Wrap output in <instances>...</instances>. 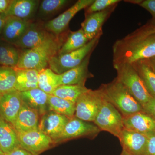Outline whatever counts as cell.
I'll return each mask as SVG.
<instances>
[{
  "label": "cell",
  "mask_w": 155,
  "mask_h": 155,
  "mask_svg": "<svg viewBox=\"0 0 155 155\" xmlns=\"http://www.w3.org/2000/svg\"><path fill=\"white\" fill-rule=\"evenodd\" d=\"M118 4L99 12L85 15V19L81 23V29L89 40L103 34L102 27L110 17Z\"/></svg>",
  "instance_id": "11"
},
{
  "label": "cell",
  "mask_w": 155,
  "mask_h": 155,
  "mask_svg": "<svg viewBox=\"0 0 155 155\" xmlns=\"http://www.w3.org/2000/svg\"><path fill=\"white\" fill-rule=\"evenodd\" d=\"M91 54L89 55L79 66L60 75V85H85L86 81L94 75L89 71L88 66Z\"/></svg>",
  "instance_id": "17"
},
{
  "label": "cell",
  "mask_w": 155,
  "mask_h": 155,
  "mask_svg": "<svg viewBox=\"0 0 155 155\" xmlns=\"http://www.w3.org/2000/svg\"><path fill=\"white\" fill-rule=\"evenodd\" d=\"M68 2L67 0H44L40 6V12L45 15L52 14L63 8Z\"/></svg>",
  "instance_id": "31"
},
{
  "label": "cell",
  "mask_w": 155,
  "mask_h": 155,
  "mask_svg": "<svg viewBox=\"0 0 155 155\" xmlns=\"http://www.w3.org/2000/svg\"><path fill=\"white\" fill-rule=\"evenodd\" d=\"M138 5L151 14L152 19L147 22L149 25L155 27V0L140 1Z\"/></svg>",
  "instance_id": "33"
},
{
  "label": "cell",
  "mask_w": 155,
  "mask_h": 155,
  "mask_svg": "<svg viewBox=\"0 0 155 155\" xmlns=\"http://www.w3.org/2000/svg\"><path fill=\"white\" fill-rule=\"evenodd\" d=\"M94 0H78L68 10L45 24V28L56 36H60L66 31L69 23L78 12L86 9Z\"/></svg>",
  "instance_id": "10"
},
{
  "label": "cell",
  "mask_w": 155,
  "mask_h": 155,
  "mask_svg": "<svg viewBox=\"0 0 155 155\" xmlns=\"http://www.w3.org/2000/svg\"><path fill=\"white\" fill-rule=\"evenodd\" d=\"M15 127L0 116V148L5 154L20 147Z\"/></svg>",
  "instance_id": "21"
},
{
  "label": "cell",
  "mask_w": 155,
  "mask_h": 155,
  "mask_svg": "<svg viewBox=\"0 0 155 155\" xmlns=\"http://www.w3.org/2000/svg\"><path fill=\"white\" fill-rule=\"evenodd\" d=\"M23 103L38 113L40 117L49 111V94L38 88L20 92Z\"/></svg>",
  "instance_id": "18"
},
{
  "label": "cell",
  "mask_w": 155,
  "mask_h": 155,
  "mask_svg": "<svg viewBox=\"0 0 155 155\" xmlns=\"http://www.w3.org/2000/svg\"><path fill=\"white\" fill-rule=\"evenodd\" d=\"M101 131L93 122L83 121L74 116L69 119L61 135L54 142V144L81 137L94 139Z\"/></svg>",
  "instance_id": "7"
},
{
  "label": "cell",
  "mask_w": 155,
  "mask_h": 155,
  "mask_svg": "<svg viewBox=\"0 0 155 155\" xmlns=\"http://www.w3.org/2000/svg\"><path fill=\"white\" fill-rule=\"evenodd\" d=\"M103 100L104 97L99 89H89L75 102V116L83 121L94 122Z\"/></svg>",
  "instance_id": "8"
},
{
  "label": "cell",
  "mask_w": 155,
  "mask_h": 155,
  "mask_svg": "<svg viewBox=\"0 0 155 155\" xmlns=\"http://www.w3.org/2000/svg\"><path fill=\"white\" fill-rule=\"evenodd\" d=\"M50 34L36 24L30 23L25 33L14 45L26 50L33 48L41 44Z\"/></svg>",
  "instance_id": "19"
},
{
  "label": "cell",
  "mask_w": 155,
  "mask_h": 155,
  "mask_svg": "<svg viewBox=\"0 0 155 155\" xmlns=\"http://www.w3.org/2000/svg\"><path fill=\"white\" fill-rule=\"evenodd\" d=\"M20 92L14 90L0 97V116L14 126L22 104Z\"/></svg>",
  "instance_id": "14"
},
{
  "label": "cell",
  "mask_w": 155,
  "mask_h": 155,
  "mask_svg": "<svg viewBox=\"0 0 155 155\" xmlns=\"http://www.w3.org/2000/svg\"><path fill=\"white\" fill-rule=\"evenodd\" d=\"M83 30L80 28L68 35L57 55L61 56L79 49L89 41Z\"/></svg>",
  "instance_id": "25"
},
{
  "label": "cell",
  "mask_w": 155,
  "mask_h": 155,
  "mask_svg": "<svg viewBox=\"0 0 155 155\" xmlns=\"http://www.w3.org/2000/svg\"><path fill=\"white\" fill-rule=\"evenodd\" d=\"M102 35H98L83 47L63 55H56L49 63V68L57 74H62L79 66L96 47Z\"/></svg>",
  "instance_id": "5"
},
{
  "label": "cell",
  "mask_w": 155,
  "mask_h": 155,
  "mask_svg": "<svg viewBox=\"0 0 155 155\" xmlns=\"http://www.w3.org/2000/svg\"><path fill=\"white\" fill-rule=\"evenodd\" d=\"M60 86V75L50 68L40 71L38 78V87L48 94H52L58 87Z\"/></svg>",
  "instance_id": "28"
},
{
  "label": "cell",
  "mask_w": 155,
  "mask_h": 155,
  "mask_svg": "<svg viewBox=\"0 0 155 155\" xmlns=\"http://www.w3.org/2000/svg\"><path fill=\"white\" fill-rule=\"evenodd\" d=\"M20 53L14 45L0 40V66L15 68Z\"/></svg>",
  "instance_id": "27"
},
{
  "label": "cell",
  "mask_w": 155,
  "mask_h": 155,
  "mask_svg": "<svg viewBox=\"0 0 155 155\" xmlns=\"http://www.w3.org/2000/svg\"><path fill=\"white\" fill-rule=\"evenodd\" d=\"M147 136L148 139L146 155H155V133Z\"/></svg>",
  "instance_id": "34"
},
{
  "label": "cell",
  "mask_w": 155,
  "mask_h": 155,
  "mask_svg": "<svg viewBox=\"0 0 155 155\" xmlns=\"http://www.w3.org/2000/svg\"><path fill=\"white\" fill-rule=\"evenodd\" d=\"M30 22L13 16L6 17L3 27L1 40L14 45L25 33Z\"/></svg>",
  "instance_id": "16"
},
{
  "label": "cell",
  "mask_w": 155,
  "mask_h": 155,
  "mask_svg": "<svg viewBox=\"0 0 155 155\" xmlns=\"http://www.w3.org/2000/svg\"><path fill=\"white\" fill-rule=\"evenodd\" d=\"M131 64L141 78L150 95L155 98V72L148 60H140Z\"/></svg>",
  "instance_id": "23"
},
{
  "label": "cell",
  "mask_w": 155,
  "mask_h": 155,
  "mask_svg": "<svg viewBox=\"0 0 155 155\" xmlns=\"http://www.w3.org/2000/svg\"><path fill=\"white\" fill-rule=\"evenodd\" d=\"M104 98L112 104L123 117L145 112L141 105L116 78L99 88Z\"/></svg>",
  "instance_id": "3"
},
{
  "label": "cell",
  "mask_w": 155,
  "mask_h": 155,
  "mask_svg": "<svg viewBox=\"0 0 155 155\" xmlns=\"http://www.w3.org/2000/svg\"><path fill=\"white\" fill-rule=\"evenodd\" d=\"M36 111L22 103L14 126L17 132H26L38 128L39 117Z\"/></svg>",
  "instance_id": "20"
},
{
  "label": "cell",
  "mask_w": 155,
  "mask_h": 155,
  "mask_svg": "<svg viewBox=\"0 0 155 155\" xmlns=\"http://www.w3.org/2000/svg\"><path fill=\"white\" fill-rule=\"evenodd\" d=\"M12 0H0V13H5L8 9Z\"/></svg>",
  "instance_id": "38"
},
{
  "label": "cell",
  "mask_w": 155,
  "mask_h": 155,
  "mask_svg": "<svg viewBox=\"0 0 155 155\" xmlns=\"http://www.w3.org/2000/svg\"><path fill=\"white\" fill-rule=\"evenodd\" d=\"M117 72L116 78L143 107H144L152 97L131 64L114 66Z\"/></svg>",
  "instance_id": "4"
},
{
  "label": "cell",
  "mask_w": 155,
  "mask_h": 155,
  "mask_svg": "<svg viewBox=\"0 0 155 155\" xmlns=\"http://www.w3.org/2000/svg\"><path fill=\"white\" fill-rule=\"evenodd\" d=\"M120 155H130L128 153L126 152L124 150H122V153H121Z\"/></svg>",
  "instance_id": "41"
},
{
  "label": "cell",
  "mask_w": 155,
  "mask_h": 155,
  "mask_svg": "<svg viewBox=\"0 0 155 155\" xmlns=\"http://www.w3.org/2000/svg\"><path fill=\"white\" fill-rule=\"evenodd\" d=\"M16 78L14 68L0 66V97L15 90Z\"/></svg>",
  "instance_id": "30"
},
{
  "label": "cell",
  "mask_w": 155,
  "mask_h": 155,
  "mask_svg": "<svg viewBox=\"0 0 155 155\" xmlns=\"http://www.w3.org/2000/svg\"><path fill=\"white\" fill-rule=\"evenodd\" d=\"M49 111L67 116L69 118L75 116V103L61 98L53 95L49 94Z\"/></svg>",
  "instance_id": "26"
},
{
  "label": "cell",
  "mask_w": 155,
  "mask_h": 155,
  "mask_svg": "<svg viewBox=\"0 0 155 155\" xmlns=\"http://www.w3.org/2000/svg\"><path fill=\"white\" fill-rule=\"evenodd\" d=\"M120 2V0H94L90 5L85 9V15L104 11Z\"/></svg>",
  "instance_id": "32"
},
{
  "label": "cell",
  "mask_w": 155,
  "mask_h": 155,
  "mask_svg": "<svg viewBox=\"0 0 155 155\" xmlns=\"http://www.w3.org/2000/svg\"><path fill=\"white\" fill-rule=\"evenodd\" d=\"M38 2L35 0H12L5 13L7 17L13 16L26 19L31 17L36 10Z\"/></svg>",
  "instance_id": "22"
},
{
  "label": "cell",
  "mask_w": 155,
  "mask_h": 155,
  "mask_svg": "<svg viewBox=\"0 0 155 155\" xmlns=\"http://www.w3.org/2000/svg\"><path fill=\"white\" fill-rule=\"evenodd\" d=\"M147 60L148 61L151 67H152L155 72V57L150 58V59H147Z\"/></svg>",
  "instance_id": "40"
},
{
  "label": "cell",
  "mask_w": 155,
  "mask_h": 155,
  "mask_svg": "<svg viewBox=\"0 0 155 155\" xmlns=\"http://www.w3.org/2000/svg\"><path fill=\"white\" fill-rule=\"evenodd\" d=\"M145 112L149 114L155 120V98L152 97L148 103L143 108Z\"/></svg>",
  "instance_id": "36"
},
{
  "label": "cell",
  "mask_w": 155,
  "mask_h": 155,
  "mask_svg": "<svg viewBox=\"0 0 155 155\" xmlns=\"http://www.w3.org/2000/svg\"><path fill=\"white\" fill-rule=\"evenodd\" d=\"M64 41L62 38L50 34L41 44L20 54L19 62L14 69H35L39 72L46 69L50 60L58 54Z\"/></svg>",
  "instance_id": "2"
},
{
  "label": "cell",
  "mask_w": 155,
  "mask_h": 155,
  "mask_svg": "<svg viewBox=\"0 0 155 155\" xmlns=\"http://www.w3.org/2000/svg\"><path fill=\"white\" fill-rule=\"evenodd\" d=\"M138 34L141 35H148L155 33V27L149 25L147 23L145 25H143L138 29L134 31Z\"/></svg>",
  "instance_id": "35"
},
{
  "label": "cell",
  "mask_w": 155,
  "mask_h": 155,
  "mask_svg": "<svg viewBox=\"0 0 155 155\" xmlns=\"http://www.w3.org/2000/svg\"><path fill=\"white\" fill-rule=\"evenodd\" d=\"M155 57V33L141 35L134 31L118 39L113 46V66L131 64Z\"/></svg>",
  "instance_id": "1"
},
{
  "label": "cell",
  "mask_w": 155,
  "mask_h": 155,
  "mask_svg": "<svg viewBox=\"0 0 155 155\" xmlns=\"http://www.w3.org/2000/svg\"><path fill=\"white\" fill-rule=\"evenodd\" d=\"M124 128L148 135L155 133V120L145 112L123 117Z\"/></svg>",
  "instance_id": "15"
},
{
  "label": "cell",
  "mask_w": 155,
  "mask_h": 155,
  "mask_svg": "<svg viewBox=\"0 0 155 155\" xmlns=\"http://www.w3.org/2000/svg\"><path fill=\"white\" fill-rule=\"evenodd\" d=\"M15 69L17 73L15 90L22 92L38 88L39 71L31 69Z\"/></svg>",
  "instance_id": "24"
},
{
  "label": "cell",
  "mask_w": 155,
  "mask_h": 155,
  "mask_svg": "<svg viewBox=\"0 0 155 155\" xmlns=\"http://www.w3.org/2000/svg\"><path fill=\"white\" fill-rule=\"evenodd\" d=\"M122 150L130 155H146L147 136L124 128L119 138Z\"/></svg>",
  "instance_id": "13"
},
{
  "label": "cell",
  "mask_w": 155,
  "mask_h": 155,
  "mask_svg": "<svg viewBox=\"0 0 155 155\" xmlns=\"http://www.w3.org/2000/svg\"><path fill=\"white\" fill-rule=\"evenodd\" d=\"M70 118L48 111L41 117L38 129L54 142L63 132Z\"/></svg>",
  "instance_id": "12"
},
{
  "label": "cell",
  "mask_w": 155,
  "mask_h": 155,
  "mask_svg": "<svg viewBox=\"0 0 155 155\" xmlns=\"http://www.w3.org/2000/svg\"><path fill=\"white\" fill-rule=\"evenodd\" d=\"M0 155H5V153H3L2 150H1V148H0Z\"/></svg>",
  "instance_id": "42"
},
{
  "label": "cell",
  "mask_w": 155,
  "mask_h": 155,
  "mask_svg": "<svg viewBox=\"0 0 155 155\" xmlns=\"http://www.w3.org/2000/svg\"><path fill=\"white\" fill-rule=\"evenodd\" d=\"M6 17L7 16L4 13H0V40H1V35H2Z\"/></svg>",
  "instance_id": "39"
},
{
  "label": "cell",
  "mask_w": 155,
  "mask_h": 155,
  "mask_svg": "<svg viewBox=\"0 0 155 155\" xmlns=\"http://www.w3.org/2000/svg\"><path fill=\"white\" fill-rule=\"evenodd\" d=\"M93 123L101 131H107L118 138L124 128L122 114L104 98Z\"/></svg>",
  "instance_id": "6"
},
{
  "label": "cell",
  "mask_w": 155,
  "mask_h": 155,
  "mask_svg": "<svg viewBox=\"0 0 155 155\" xmlns=\"http://www.w3.org/2000/svg\"><path fill=\"white\" fill-rule=\"evenodd\" d=\"M5 155H34L32 153L22 148L21 147L17 148Z\"/></svg>",
  "instance_id": "37"
},
{
  "label": "cell",
  "mask_w": 155,
  "mask_h": 155,
  "mask_svg": "<svg viewBox=\"0 0 155 155\" xmlns=\"http://www.w3.org/2000/svg\"><path fill=\"white\" fill-rule=\"evenodd\" d=\"M88 89L84 84L60 85L51 95L75 103L78 98Z\"/></svg>",
  "instance_id": "29"
},
{
  "label": "cell",
  "mask_w": 155,
  "mask_h": 155,
  "mask_svg": "<svg viewBox=\"0 0 155 155\" xmlns=\"http://www.w3.org/2000/svg\"><path fill=\"white\" fill-rule=\"evenodd\" d=\"M17 134L20 147L34 155H39L54 145L52 140L38 128Z\"/></svg>",
  "instance_id": "9"
}]
</instances>
